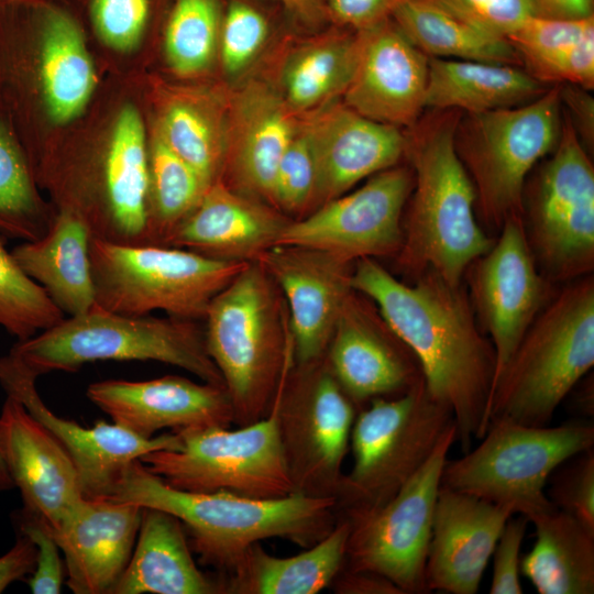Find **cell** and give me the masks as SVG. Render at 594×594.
I'll return each mask as SVG.
<instances>
[{
    "label": "cell",
    "instance_id": "1",
    "mask_svg": "<svg viewBox=\"0 0 594 594\" xmlns=\"http://www.w3.org/2000/svg\"><path fill=\"white\" fill-rule=\"evenodd\" d=\"M351 287L375 302L385 324L414 354L428 394L453 414L457 443L470 450L488 426L496 361L461 285L451 286L431 271L406 284L365 257L353 263Z\"/></svg>",
    "mask_w": 594,
    "mask_h": 594
},
{
    "label": "cell",
    "instance_id": "2",
    "mask_svg": "<svg viewBox=\"0 0 594 594\" xmlns=\"http://www.w3.org/2000/svg\"><path fill=\"white\" fill-rule=\"evenodd\" d=\"M109 498L178 518L200 562L220 574L228 573L256 542L282 538L308 548L327 536L338 520L333 497L293 493L254 498L223 492H187L168 485L140 460L124 469Z\"/></svg>",
    "mask_w": 594,
    "mask_h": 594
},
{
    "label": "cell",
    "instance_id": "3",
    "mask_svg": "<svg viewBox=\"0 0 594 594\" xmlns=\"http://www.w3.org/2000/svg\"><path fill=\"white\" fill-rule=\"evenodd\" d=\"M460 118L458 110L432 109L409 128L405 155L414 193L396 254L414 279L431 271L451 286H460L469 266L494 243L476 222L475 189L455 150Z\"/></svg>",
    "mask_w": 594,
    "mask_h": 594
},
{
    "label": "cell",
    "instance_id": "4",
    "mask_svg": "<svg viewBox=\"0 0 594 594\" xmlns=\"http://www.w3.org/2000/svg\"><path fill=\"white\" fill-rule=\"evenodd\" d=\"M257 262H249L211 300L204 327L206 350L244 426L268 415L285 364L294 354L287 308Z\"/></svg>",
    "mask_w": 594,
    "mask_h": 594
},
{
    "label": "cell",
    "instance_id": "5",
    "mask_svg": "<svg viewBox=\"0 0 594 594\" xmlns=\"http://www.w3.org/2000/svg\"><path fill=\"white\" fill-rule=\"evenodd\" d=\"M594 365V280H571L531 322L497 377L488 424L505 418L549 426L557 408Z\"/></svg>",
    "mask_w": 594,
    "mask_h": 594
},
{
    "label": "cell",
    "instance_id": "6",
    "mask_svg": "<svg viewBox=\"0 0 594 594\" xmlns=\"http://www.w3.org/2000/svg\"><path fill=\"white\" fill-rule=\"evenodd\" d=\"M9 355L35 378L56 371L75 372L97 361H156L223 385L207 353L204 328L196 320L122 315L97 305L18 341Z\"/></svg>",
    "mask_w": 594,
    "mask_h": 594
},
{
    "label": "cell",
    "instance_id": "7",
    "mask_svg": "<svg viewBox=\"0 0 594 594\" xmlns=\"http://www.w3.org/2000/svg\"><path fill=\"white\" fill-rule=\"evenodd\" d=\"M480 443L455 460L447 459L441 486L510 507L529 521L553 508L546 494L552 472L593 448V420L573 418L536 427L497 418Z\"/></svg>",
    "mask_w": 594,
    "mask_h": 594
},
{
    "label": "cell",
    "instance_id": "8",
    "mask_svg": "<svg viewBox=\"0 0 594 594\" xmlns=\"http://www.w3.org/2000/svg\"><path fill=\"white\" fill-rule=\"evenodd\" d=\"M96 305L131 316L164 311L204 319L209 304L249 262L216 260L160 244H121L91 238Z\"/></svg>",
    "mask_w": 594,
    "mask_h": 594
},
{
    "label": "cell",
    "instance_id": "9",
    "mask_svg": "<svg viewBox=\"0 0 594 594\" xmlns=\"http://www.w3.org/2000/svg\"><path fill=\"white\" fill-rule=\"evenodd\" d=\"M453 425L451 409L428 394L424 380L403 395L371 400L358 411L352 427L353 466L343 474L336 497L338 515L387 503Z\"/></svg>",
    "mask_w": 594,
    "mask_h": 594
},
{
    "label": "cell",
    "instance_id": "10",
    "mask_svg": "<svg viewBox=\"0 0 594 594\" xmlns=\"http://www.w3.org/2000/svg\"><path fill=\"white\" fill-rule=\"evenodd\" d=\"M559 86L525 105L461 116L454 145L475 189L488 228L522 215L525 182L556 147L560 131Z\"/></svg>",
    "mask_w": 594,
    "mask_h": 594
},
{
    "label": "cell",
    "instance_id": "11",
    "mask_svg": "<svg viewBox=\"0 0 594 594\" xmlns=\"http://www.w3.org/2000/svg\"><path fill=\"white\" fill-rule=\"evenodd\" d=\"M271 408L295 493L336 498L358 408L324 355L301 365L290 355Z\"/></svg>",
    "mask_w": 594,
    "mask_h": 594
},
{
    "label": "cell",
    "instance_id": "12",
    "mask_svg": "<svg viewBox=\"0 0 594 594\" xmlns=\"http://www.w3.org/2000/svg\"><path fill=\"white\" fill-rule=\"evenodd\" d=\"M176 433L180 438L177 449L153 451L140 459L168 485L254 498L295 493L272 408L264 418L233 430L207 427Z\"/></svg>",
    "mask_w": 594,
    "mask_h": 594
},
{
    "label": "cell",
    "instance_id": "13",
    "mask_svg": "<svg viewBox=\"0 0 594 594\" xmlns=\"http://www.w3.org/2000/svg\"><path fill=\"white\" fill-rule=\"evenodd\" d=\"M528 244L548 282H571L594 267V168L569 117L530 194Z\"/></svg>",
    "mask_w": 594,
    "mask_h": 594
},
{
    "label": "cell",
    "instance_id": "14",
    "mask_svg": "<svg viewBox=\"0 0 594 594\" xmlns=\"http://www.w3.org/2000/svg\"><path fill=\"white\" fill-rule=\"evenodd\" d=\"M454 443L455 425L387 503L372 510L340 516L350 526L343 568L381 574L404 594L429 592L426 563L433 513L442 470Z\"/></svg>",
    "mask_w": 594,
    "mask_h": 594
},
{
    "label": "cell",
    "instance_id": "15",
    "mask_svg": "<svg viewBox=\"0 0 594 594\" xmlns=\"http://www.w3.org/2000/svg\"><path fill=\"white\" fill-rule=\"evenodd\" d=\"M413 186L411 168L382 170L359 189L289 221L277 245L315 249L349 263L396 256L403 242V210Z\"/></svg>",
    "mask_w": 594,
    "mask_h": 594
},
{
    "label": "cell",
    "instance_id": "16",
    "mask_svg": "<svg viewBox=\"0 0 594 594\" xmlns=\"http://www.w3.org/2000/svg\"><path fill=\"white\" fill-rule=\"evenodd\" d=\"M468 270L474 306L495 351L494 386L525 332L549 301L550 282L538 270L521 215L505 220L499 238Z\"/></svg>",
    "mask_w": 594,
    "mask_h": 594
},
{
    "label": "cell",
    "instance_id": "17",
    "mask_svg": "<svg viewBox=\"0 0 594 594\" xmlns=\"http://www.w3.org/2000/svg\"><path fill=\"white\" fill-rule=\"evenodd\" d=\"M81 184L91 207V238L147 243L148 144L136 108L124 106L103 148L85 157Z\"/></svg>",
    "mask_w": 594,
    "mask_h": 594
},
{
    "label": "cell",
    "instance_id": "18",
    "mask_svg": "<svg viewBox=\"0 0 594 594\" xmlns=\"http://www.w3.org/2000/svg\"><path fill=\"white\" fill-rule=\"evenodd\" d=\"M35 381L9 354L0 358L2 388L22 403L64 447L76 468L84 498H109L131 462L150 452L180 446L176 432L144 438L114 422L98 421L92 428H85L64 419L42 400Z\"/></svg>",
    "mask_w": 594,
    "mask_h": 594
},
{
    "label": "cell",
    "instance_id": "19",
    "mask_svg": "<svg viewBox=\"0 0 594 594\" xmlns=\"http://www.w3.org/2000/svg\"><path fill=\"white\" fill-rule=\"evenodd\" d=\"M255 262L285 296L295 364L321 359L353 292V263L298 245H274Z\"/></svg>",
    "mask_w": 594,
    "mask_h": 594
},
{
    "label": "cell",
    "instance_id": "20",
    "mask_svg": "<svg viewBox=\"0 0 594 594\" xmlns=\"http://www.w3.org/2000/svg\"><path fill=\"white\" fill-rule=\"evenodd\" d=\"M356 34L358 58L343 103L373 121L411 128L426 108L429 56L392 18Z\"/></svg>",
    "mask_w": 594,
    "mask_h": 594
},
{
    "label": "cell",
    "instance_id": "21",
    "mask_svg": "<svg viewBox=\"0 0 594 594\" xmlns=\"http://www.w3.org/2000/svg\"><path fill=\"white\" fill-rule=\"evenodd\" d=\"M324 358L358 411L375 398L403 395L424 377L410 350L353 290L346 298Z\"/></svg>",
    "mask_w": 594,
    "mask_h": 594
},
{
    "label": "cell",
    "instance_id": "22",
    "mask_svg": "<svg viewBox=\"0 0 594 594\" xmlns=\"http://www.w3.org/2000/svg\"><path fill=\"white\" fill-rule=\"evenodd\" d=\"M86 395L114 424L144 438L162 429L178 432L233 422L232 404L223 385L196 383L178 375L136 382L99 381L88 386Z\"/></svg>",
    "mask_w": 594,
    "mask_h": 594
},
{
    "label": "cell",
    "instance_id": "23",
    "mask_svg": "<svg viewBox=\"0 0 594 594\" xmlns=\"http://www.w3.org/2000/svg\"><path fill=\"white\" fill-rule=\"evenodd\" d=\"M514 515L510 507L440 485L426 563L428 591L475 594Z\"/></svg>",
    "mask_w": 594,
    "mask_h": 594
},
{
    "label": "cell",
    "instance_id": "24",
    "mask_svg": "<svg viewBox=\"0 0 594 594\" xmlns=\"http://www.w3.org/2000/svg\"><path fill=\"white\" fill-rule=\"evenodd\" d=\"M143 507L81 498L54 529L75 594H111L133 552Z\"/></svg>",
    "mask_w": 594,
    "mask_h": 594
},
{
    "label": "cell",
    "instance_id": "25",
    "mask_svg": "<svg viewBox=\"0 0 594 594\" xmlns=\"http://www.w3.org/2000/svg\"><path fill=\"white\" fill-rule=\"evenodd\" d=\"M0 455L23 507L43 516L53 529L82 498L76 468L64 447L9 395L0 414Z\"/></svg>",
    "mask_w": 594,
    "mask_h": 594
},
{
    "label": "cell",
    "instance_id": "26",
    "mask_svg": "<svg viewBox=\"0 0 594 594\" xmlns=\"http://www.w3.org/2000/svg\"><path fill=\"white\" fill-rule=\"evenodd\" d=\"M316 164L315 201L324 204L360 180L396 166L406 152L399 128L333 105L306 123Z\"/></svg>",
    "mask_w": 594,
    "mask_h": 594
},
{
    "label": "cell",
    "instance_id": "27",
    "mask_svg": "<svg viewBox=\"0 0 594 594\" xmlns=\"http://www.w3.org/2000/svg\"><path fill=\"white\" fill-rule=\"evenodd\" d=\"M288 223L277 211L217 180L165 245L216 260L254 262L277 245Z\"/></svg>",
    "mask_w": 594,
    "mask_h": 594
},
{
    "label": "cell",
    "instance_id": "28",
    "mask_svg": "<svg viewBox=\"0 0 594 594\" xmlns=\"http://www.w3.org/2000/svg\"><path fill=\"white\" fill-rule=\"evenodd\" d=\"M228 143L232 177L250 197L270 199L278 163L299 125L283 97L252 82L235 98Z\"/></svg>",
    "mask_w": 594,
    "mask_h": 594
},
{
    "label": "cell",
    "instance_id": "29",
    "mask_svg": "<svg viewBox=\"0 0 594 594\" xmlns=\"http://www.w3.org/2000/svg\"><path fill=\"white\" fill-rule=\"evenodd\" d=\"M223 594L220 576L197 566L186 530L175 516L143 507L130 561L111 594Z\"/></svg>",
    "mask_w": 594,
    "mask_h": 594
},
{
    "label": "cell",
    "instance_id": "30",
    "mask_svg": "<svg viewBox=\"0 0 594 594\" xmlns=\"http://www.w3.org/2000/svg\"><path fill=\"white\" fill-rule=\"evenodd\" d=\"M90 240L88 226L76 212L57 209L42 238L23 241L11 251L66 317L85 314L96 305Z\"/></svg>",
    "mask_w": 594,
    "mask_h": 594
},
{
    "label": "cell",
    "instance_id": "31",
    "mask_svg": "<svg viewBox=\"0 0 594 594\" xmlns=\"http://www.w3.org/2000/svg\"><path fill=\"white\" fill-rule=\"evenodd\" d=\"M349 531L348 520L338 516L327 536L286 558L268 553L256 542L228 573L219 574L223 594H317L330 586L343 566Z\"/></svg>",
    "mask_w": 594,
    "mask_h": 594
},
{
    "label": "cell",
    "instance_id": "32",
    "mask_svg": "<svg viewBox=\"0 0 594 594\" xmlns=\"http://www.w3.org/2000/svg\"><path fill=\"white\" fill-rule=\"evenodd\" d=\"M544 91L518 66L429 57L425 107L477 113L521 106Z\"/></svg>",
    "mask_w": 594,
    "mask_h": 594
},
{
    "label": "cell",
    "instance_id": "33",
    "mask_svg": "<svg viewBox=\"0 0 594 594\" xmlns=\"http://www.w3.org/2000/svg\"><path fill=\"white\" fill-rule=\"evenodd\" d=\"M529 522L536 541L520 571L540 594L594 593V532L553 508Z\"/></svg>",
    "mask_w": 594,
    "mask_h": 594
},
{
    "label": "cell",
    "instance_id": "34",
    "mask_svg": "<svg viewBox=\"0 0 594 594\" xmlns=\"http://www.w3.org/2000/svg\"><path fill=\"white\" fill-rule=\"evenodd\" d=\"M392 19L429 57L522 64L507 38L481 30L436 0H405L394 10Z\"/></svg>",
    "mask_w": 594,
    "mask_h": 594
},
{
    "label": "cell",
    "instance_id": "35",
    "mask_svg": "<svg viewBox=\"0 0 594 594\" xmlns=\"http://www.w3.org/2000/svg\"><path fill=\"white\" fill-rule=\"evenodd\" d=\"M358 58V34L338 33L306 43L283 69L284 100L308 111L343 95Z\"/></svg>",
    "mask_w": 594,
    "mask_h": 594
},
{
    "label": "cell",
    "instance_id": "36",
    "mask_svg": "<svg viewBox=\"0 0 594 594\" xmlns=\"http://www.w3.org/2000/svg\"><path fill=\"white\" fill-rule=\"evenodd\" d=\"M26 151L0 108V234L35 241L50 229L56 211L37 191Z\"/></svg>",
    "mask_w": 594,
    "mask_h": 594
},
{
    "label": "cell",
    "instance_id": "37",
    "mask_svg": "<svg viewBox=\"0 0 594 594\" xmlns=\"http://www.w3.org/2000/svg\"><path fill=\"white\" fill-rule=\"evenodd\" d=\"M210 185L156 130L148 145L147 243L165 245Z\"/></svg>",
    "mask_w": 594,
    "mask_h": 594
},
{
    "label": "cell",
    "instance_id": "38",
    "mask_svg": "<svg viewBox=\"0 0 594 594\" xmlns=\"http://www.w3.org/2000/svg\"><path fill=\"white\" fill-rule=\"evenodd\" d=\"M156 130L209 184L219 180L229 139L218 107L200 98L178 97L166 106Z\"/></svg>",
    "mask_w": 594,
    "mask_h": 594
},
{
    "label": "cell",
    "instance_id": "39",
    "mask_svg": "<svg viewBox=\"0 0 594 594\" xmlns=\"http://www.w3.org/2000/svg\"><path fill=\"white\" fill-rule=\"evenodd\" d=\"M222 15L218 0H176L165 29L170 68L191 76L205 70L219 46Z\"/></svg>",
    "mask_w": 594,
    "mask_h": 594
},
{
    "label": "cell",
    "instance_id": "40",
    "mask_svg": "<svg viewBox=\"0 0 594 594\" xmlns=\"http://www.w3.org/2000/svg\"><path fill=\"white\" fill-rule=\"evenodd\" d=\"M65 317L43 287L18 264L0 234V326L22 341Z\"/></svg>",
    "mask_w": 594,
    "mask_h": 594
},
{
    "label": "cell",
    "instance_id": "41",
    "mask_svg": "<svg viewBox=\"0 0 594 594\" xmlns=\"http://www.w3.org/2000/svg\"><path fill=\"white\" fill-rule=\"evenodd\" d=\"M592 33L594 15L584 19L535 15L508 35L507 40L530 74Z\"/></svg>",
    "mask_w": 594,
    "mask_h": 594
},
{
    "label": "cell",
    "instance_id": "42",
    "mask_svg": "<svg viewBox=\"0 0 594 594\" xmlns=\"http://www.w3.org/2000/svg\"><path fill=\"white\" fill-rule=\"evenodd\" d=\"M315 193L316 164L305 124L298 128L278 163L268 200L280 210L297 212L314 202Z\"/></svg>",
    "mask_w": 594,
    "mask_h": 594
},
{
    "label": "cell",
    "instance_id": "43",
    "mask_svg": "<svg viewBox=\"0 0 594 594\" xmlns=\"http://www.w3.org/2000/svg\"><path fill=\"white\" fill-rule=\"evenodd\" d=\"M548 484L546 494L551 504L594 532V449L560 464Z\"/></svg>",
    "mask_w": 594,
    "mask_h": 594
},
{
    "label": "cell",
    "instance_id": "44",
    "mask_svg": "<svg viewBox=\"0 0 594 594\" xmlns=\"http://www.w3.org/2000/svg\"><path fill=\"white\" fill-rule=\"evenodd\" d=\"M268 28L264 15L254 7L233 0L222 16L219 47L226 73L237 75L262 48Z\"/></svg>",
    "mask_w": 594,
    "mask_h": 594
},
{
    "label": "cell",
    "instance_id": "45",
    "mask_svg": "<svg viewBox=\"0 0 594 594\" xmlns=\"http://www.w3.org/2000/svg\"><path fill=\"white\" fill-rule=\"evenodd\" d=\"M90 18L100 38L127 52L142 38L151 12V0H91Z\"/></svg>",
    "mask_w": 594,
    "mask_h": 594
},
{
    "label": "cell",
    "instance_id": "46",
    "mask_svg": "<svg viewBox=\"0 0 594 594\" xmlns=\"http://www.w3.org/2000/svg\"><path fill=\"white\" fill-rule=\"evenodd\" d=\"M19 528L36 547L35 569L28 583L34 594H58L65 578V563L53 527L41 515L23 507Z\"/></svg>",
    "mask_w": 594,
    "mask_h": 594
},
{
    "label": "cell",
    "instance_id": "47",
    "mask_svg": "<svg viewBox=\"0 0 594 594\" xmlns=\"http://www.w3.org/2000/svg\"><path fill=\"white\" fill-rule=\"evenodd\" d=\"M481 30L507 38L525 21L540 15L537 0H436Z\"/></svg>",
    "mask_w": 594,
    "mask_h": 594
},
{
    "label": "cell",
    "instance_id": "48",
    "mask_svg": "<svg viewBox=\"0 0 594 594\" xmlns=\"http://www.w3.org/2000/svg\"><path fill=\"white\" fill-rule=\"evenodd\" d=\"M515 516V515H514ZM505 524L493 551L491 594H521L520 550L529 520L519 515Z\"/></svg>",
    "mask_w": 594,
    "mask_h": 594
},
{
    "label": "cell",
    "instance_id": "49",
    "mask_svg": "<svg viewBox=\"0 0 594 594\" xmlns=\"http://www.w3.org/2000/svg\"><path fill=\"white\" fill-rule=\"evenodd\" d=\"M541 82L559 81L592 90L594 87V33L530 73Z\"/></svg>",
    "mask_w": 594,
    "mask_h": 594
},
{
    "label": "cell",
    "instance_id": "50",
    "mask_svg": "<svg viewBox=\"0 0 594 594\" xmlns=\"http://www.w3.org/2000/svg\"><path fill=\"white\" fill-rule=\"evenodd\" d=\"M405 0H324L330 16L339 24L365 30L392 18Z\"/></svg>",
    "mask_w": 594,
    "mask_h": 594
},
{
    "label": "cell",
    "instance_id": "51",
    "mask_svg": "<svg viewBox=\"0 0 594 594\" xmlns=\"http://www.w3.org/2000/svg\"><path fill=\"white\" fill-rule=\"evenodd\" d=\"M588 91L571 84L559 86L560 101L570 110L572 119L568 117L587 152L594 144V99Z\"/></svg>",
    "mask_w": 594,
    "mask_h": 594
},
{
    "label": "cell",
    "instance_id": "52",
    "mask_svg": "<svg viewBox=\"0 0 594 594\" xmlns=\"http://www.w3.org/2000/svg\"><path fill=\"white\" fill-rule=\"evenodd\" d=\"M329 587L338 594H404L396 584L381 574L343 566Z\"/></svg>",
    "mask_w": 594,
    "mask_h": 594
},
{
    "label": "cell",
    "instance_id": "53",
    "mask_svg": "<svg viewBox=\"0 0 594 594\" xmlns=\"http://www.w3.org/2000/svg\"><path fill=\"white\" fill-rule=\"evenodd\" d=\"M36 562V547L23 534H21L14 546L0 557V593L11 583L24 580L32 574Z\"/></svg>",
    "mask_w": 594,
    "mask_h": 594
},
{
    "label": "cell",
    "instance_id": "54",
    "mask_svg": "<svg viewBox=\"0 0 594 594\" xmlns=\"http://www.w3.org/2000/svg\"><path fill=\"white\" fill-rule=\"evenodd\" d=\"M540 15L584 19L594 15V0H537Z\"/></svg>",
    "mask_w": 594,
    "mask_h": 594
},
{
    "label": "cell",
    "instance_id": "55",
    "mask_svg": "<svg viewBox=\"0 0 594 594\" xmlns=\"http://www.w3.org/2000/svg\"><path fill=\"white\" fill-rule=\"evenodd\" d=\"M582 388L573 396L571 400L572 413L576 419L592 420L594 415L593 384L592 378L586 380Z\"/></svg>",
    "mask_w": 594,
    "mask_h": 594
},
{
    "label": "cell",
    "instance_id": "56",
    "mask_svg": "<svg viewBox=\"0 0 594 594\" xmlns=\"http://www.w3.org/2000/svg\"><path fill=\"white\" fill-rule=\"evenodd\" d=\"M304 19H314L320 12L324 0H278Z\"/></svg>",
    "mask_w": 594,
    "mask_h": 594
},
{
    "label": "cell",
    "instance_id": "57",
    "mask_svg": "<svg viewBox=\"0 0 594 594\" xmlns=\"http://www.w3.org/2000/svg\"><path fill=\"white\" fill-rule=\"evenodd\" d=\"M12 486H13V483L8 474V471L0 455V491L9 490Z\"/></svg>",
    "mask_w": 594,
    "mask_h": 594
},
{
    "label": "cell",
    "instance_id": "58",
    "mask_svg": "<svg viewBox=\"0 0 594 594\" xmlns=\"http://www.w3.org/2000/svg\"><path fill=\"white\" fill-rule=\"evenodd\" d=\"M46 0H0V4L6 3H40Z\"/></svg>",
    "mask_w": 594,
    "mask_h": 594
}]
</instances>
